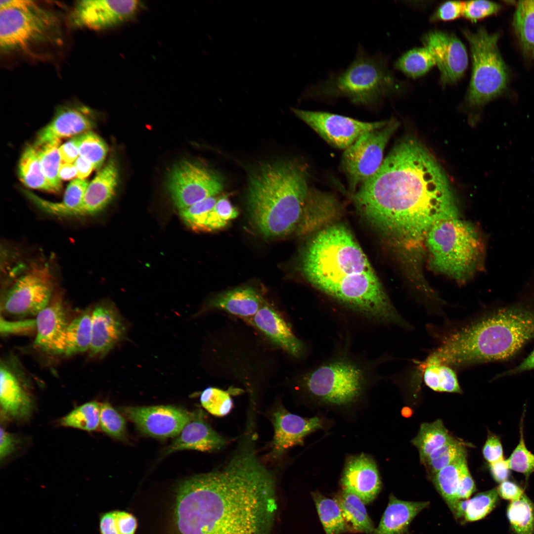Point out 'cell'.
<instances>
[{
  "mask_svg": "<svg viewBox=\"0 0 534 534\" xmlns=\"http://www.w3.org/2000/svg\"><path fill=\"white\" fill-rule=\"evenodd\" d=\"M362 215L403 252L420 255L436 222L458 216L442 167L417 139L398 142L378 171L354 193Z\"/></svg>",
  "mask_w": 534,
  "mask_h": 534,
  "instance_id": "cell-1",
  "label": "cell"
},
{
  "mask_svg": "<svg viewBox=\"0 0 534 534\" xmlns=\"http://www.w3.org/2000/svg\"><path fill=\"white\" fill-rule=\"evenodd\" d=\"M277 509L274 476L245 443L222 467L180 484L176 516L180 534H270Z\"/></svg>",
  "mask_w": 534,
  "mask_h": 534,
  "instance_id": "cell-2",
  "label": "cell"
},
{
  "mask_svg": "<svg viewBox=\"0 0 534 534\" xmlns=\"http://www.w3.org/2000/svg\"><path fill=\"white\" fill-rule=\"evenodd\" d=\"M301 267L310 283L352 313L374 324L408 327L344 225L334 224L317 232L304 250Z\"/></svg>",
  "mask_w": 534,
  "mask_h": 534,
  "instance_id": "cell-3",
  "label": "cell"
},
{
  "mask_svg": "<svg viewBox=\"0 0 534 534\" xmlns=\"http://www.w3.org/2000/svg\"><path fill=\"white\" fill-rule=\"evenodd\" d=\"M534 339V295L492 310L449 335L434 353L464 367L508 360Z\"/></svg>",
  "mask_w": 534,
  "mask_h": 534,
  "instance_id": "cell-4",
  "label": "cell"
},
{
  "mask_svg": "<svg viewBox=\"0 0 534 534\" xmlns=\"http://www.w3.org/2000/svg\"><path fill=\"white\" fill-rule=\"evenodd\" d=\"M309 187L305 170L297 163L262 167L251 179L247 196L251 219L269 238L289 235L306 216Z\"/></svg>",
  "mask_w": 534,
  "mask_h": 534,
  "instance_id": "cell-5",
  "label": "cell"
},
{
  "mask_svg": "<svg viewBox=\"0 0 534 534\" xmlns=\"http://www.w3.org/2000/svg\"><path fill=\"white\" fill-rule=\"evenodd\" d=\"M380 360H366L342 351L302 372L295 380L316 400L331 404H347L357 400L376 376Z\"/></svg>",
  "mask_w": 534,
  "mask_h": 534,
  "instance_id": "cell-6",
  "label": "cell"
},
{
  "mask_svg": "<svg viewBox=\"0 0 534 534\" xmlns=\"http://www.w3.org/2000/svg\"><path fill=\"white\" fill-rule=\"evenodd\" d=\"M424 247L436 271L464 281L482 266L484 246L478 231L458 216L436 222L426 234Z\"/></svg>",
  "mask_w": 534,
  "mask_h": 534,
  "instance_id": "cell-7",
  "label": "cell"
},
{
  "mask_svg": "<svg viewBox=\"0 0 534 534\" xmlns=\"http://www.w3.org/2000/svg\"><path fill=\"white\" fill-rule=\"evenodd\" d=\"M404 85L396 78L381 56L368 55L361 48L347 68L307 90L312 96L345 97L356 104L376 103L400 93Z\"/></svg>",
  "mask_w": 534,
  "mask_h": 534,
  "instance_id": "cell-8",
  "label": "cell"
},
{
  "mask_svg": "<svg viewBox=\"0 0 534 534\" xmlns=\"http://www.w3.org/2000/svg\"><path fill=\"white\" fill-rule=\"evenodd\" d=\"M462 32L468 42L472 73L466 95L471 107H481L502 94L508 83V72L497 46L499 33H490L483 27Z\"/></svg>",
  "mask_w": 534,
  "mask_h": 534,
  "instance_id": "cell-9",
  "label": "cell"
},
{
  "mask_svg": "<svg viewBox=\"0 0 534 534\" xmlns=\"http://www.w3.org/2000/svg\"><path fill=\"white\" fill-rule=\"evenodd\" d=\"M60 28L56 16L34 1L24 0L17 8H1V50H24L43 43L56 42Z\"/></svg>",
  "mask_w": 534,
  "mask_h": 534,
  "instance_id": "cell-10",
  "label": "cell"
},
{
  "mask_svg": "<svg viewBox=\"0 0 534 534\" xmlns=\"http://www.w3.org/2000/svg\"><path fill=\"white\" fill-rule=\"evenodd\" d=\"M241 330L225 327L218 331L215 350L218 376L234 377L250 383L266 376L268 365L257 340Z\"/></svg>",
  "mask_w": 534,
  "mask_h": 534,
  "instance_id": "cell-11",
  "label": "cell"
},
{
  "mask_svg": "<svg viewBox=\"0 0 534 534\" xmlns=\"http://www.w3.org/2000/svg\"><path fill=\"white\" fill-rule=\"evenodd\" d=\"M398 126L396 119L389 120L385 126L362 134L345 150L341 168L352 192L379 169L386 145Z\"/></svg>",
  "mask_w": 534,
  "mask_h": 534,
  "instance_id": "cell-12",
  "label": "cell"
},
{
  "mask_svg": "<svg viewBox=\"0 0 534 534\" xmlns=\"http://www.w3.org/2000/svg\"><path fill=\"white\" fill-rule=\"evenodd\" d=\"M53 279L46 266L30 269L19 277L4 294V313L16 317L36 316L50 303Z\"/></svg>",
  "mask_w": 534,
  "mask_h": 534,
  "instance_id": "cell-13",
  "label": "cell"
},
{
  "mask_svg": "<svg viewBox=\"0 0 534 534\" xmlns=\"http://www.w3.org/2000/svg\"><path fill=\"white\" fill-rule=\"evenodd\" d=\"M294 114L328 143L345 150L362 134L385 126L389 120L367 122L322 111L292 108Z\"/></svg>",
  "mask_w": 534,
  "mask_h": 534,
  "instance_id": "cell-14",
  "label": "cell"
},
{
  "mask_svg": "<svg viewBox=\"0 0 534 534\" xmlns=\"http://www.w3.org/2000/svg\"><path fill=\"white\" fill-rule=\"evenodd\" d=\"M223 186L217 176L194 163L183 162L175 167L168 181V189L179 210L220 193Z\"/></svg>",
  "mask_w": 534,
  "mask_h": 534,
  "instance_id": "cell-15",
  "label": "cell"
},
{
  "mask_svg": "<svg viewBox=\"0 0 534 534\" xmlns=\"http://www.w3.org/2000/svg\"><path fill=\"white\" fill-rule=\"evenodd\" d=\"M120 411L142 433L157 438L177 437L197 411L171 405L124 406Z\"/></svg>",
  "mask_w": 534,
  "mask_h": 534,
  "instance_id": "cell-16",
  "label": "cell"
},
{
  "mask_svg": "<svg viewBox=\"0 0 534 534\" xmlns=\"http://www.w3.org/2000/svg\"><path fill=\"white\" fill-rule=\"evenodd\" d=\"M140 5L137 0H79L75 3L69 20L76 28L106 29L132 19Z\"/></svg>",
  "mask_w": 534,
  "mask_h": 534,
  "instance_id": "cell-17",
  "label": "cell"
},
{
  "mask_svg": "<svg viewBox=\"0 0 534 534\" xmlns=\"http://www.w3.org/2000/svg\"><path fill=\"white\" fill-rule=\"evenodd\" d=\"M421 41L434 57L443 85L455 83L462 77L468 66V54L465 45L455 35L432 30L422 36Z\"/></svg>",
  "mask_w": 534,
  "mask_h": 534,
  "instance_id": "cell-18",
  "label": "cell"
},
{
  "mask_svg": "<svg viewBox=\"0 0 534 534\" xmlns=\"http://www.w3.org/2000/svg\"><path fill=\"white\" fill-rule=\"evenodd\" d=\"M28 380L15 357L10 356L1 360L0 403L4 415L15 419L30 416L32 400Z\"/></svg>",
  "mask_w": 534,
  "mask_h": 534,
  "instance_id": "cell-19",
  "label": "cell"
},
{
  "mask_svg": "<svg viewBox=\"0 0 534 534\" xmlns=\"http://www.w3.org/2000/svg\"><path fill=\"white\" fill-rule=\"evenodd\" d=\"M128 326L117 309L110 303L102 302L91 310V356L102 357L127 335Z\"/></svg>",
  "mask_w": 534,
  "mask_h": 534,
  "instance_id": "cell-20",
  "label": "cell"
},
{
  "mask_svg": "<svg viewBox=\"0 0 534 534\" xmlns=\"http://www.w3.org/2000/svg\"><path fill=\"white\" fill-rule=\"evenodd\" d=\"M94 126L91 111L81 105L59 108L52 120L38 133L33 144L39 147L55 139L74 137L90 131Z\"/></svg>",
  "mask_w": 534,
  "mask_h": 534,
  "instance_id": "cell-21",
  "label": "cell"
},
{
  "mask_svg": "<svg viewBox=\"0 0 534 534\" xmlns=\"http://www.w3.org/2000/svg\"><path fill=\"white\" fill-rule=\"evenodd\" d=\"M246 319L290 356L300 358L304 355L306 350L304 343L283 317L265 302L254 315Z\"/></svg>",
  "mask_w": 534,
  "mask_h": 534,
  "instance_id": "cell-22",
  "label": "cell"
},
{
  "mask_svg": "<svg viewBox=\"0 0 534 534\" xmlns=\"http://www.w3.org/2000/svg\"><path fill=\"white\" fill-rule=\"evenodd\" d=\"M341 483L343 490L353 493L367 504L379 493L381 482L374 461L361 454L349 459L345 465Z\"/></svg>",
  "mask_w": 534,
  "mask_h": 534,
  "instance_id": "cell-23",
  "label": "cell"
},
{
  "mask_svg": "<svg viewBox=\"0 0 534 534\" xmlns=\"http://www.w3.org/2000/svg\"><path fill=\"white\" fill-rule=\"evenodd\" d=\"M274 436L271 443V455L277 457L285 451L303 443L305 436L322 427L319 418H305L280 409L273 414Z\"/></svg>",
  "mask_w": 534,
  "mask_h": 534,
  "instance_id": "cell-24",
  "label": "cell"
},
{
  "mask_svg": "<svg viewBox=\"0 0 534 534\" xmlns=\"http://www.w3.org/2000/svg\"><path fill=\"white\" fill-rule=\"evenodd\" d=\"M36 317L34 345L47 353L62 354L64 338L70 321L61 302H50Z\"/></svg>",
  "mask_w": 534,
  "mask_h": 534,
  "instance_id": "cell-25",
  "label": "cell"
},
{
  "mask_svg": "<svg viewBox=\"0 0 534 534\" xmlns=\"http://www.w3.org/2000/svg\"><path fill=\"white\" fill-rule=\"evenodd\" d=\"M118 182L116 164L110 159L89 183L81 204L69 217L91 216L102 211L113 199Z\"/></svg>",
  "mask_w": 534,
  "mask_h": 534,
  "instance_id": "cell-26",
  "label": "cell"
},
{
  "mask_svg": "<svg viewBox=\"0 0 534 534\" xmlns=\"http://www.w3.org/2000/svg\"><path fill=\"white\" fill-rule=\"evenodd\" d=\"M225 441L203 418L202 412L183 428L180 434L164 450L165 454L184 449L211 451L220 449Z\"/></svg>",
  "mask_w": 534,
  "mask_h": 534,
  "instance_id": "cell-27",
  "label": "cell"
},
{
  "mask_svg": "<svg viewBox=\"0 0 534 534\" xmlns=\"http://www.w3.org/2000/svg\"><path fill=\"white\" fill-rule=\"evenodd\" d=\"M264 303L256 290L245 286L217 295L208 302L204 311L220 310L247 319L254 315Z\"/></svg>",
  "mask_w": 534,
  "mask_h": 534,
  "instance_id": "cell-28",
  "label": "cell"
},
{
  "mask_svg": "<svg viewBox=\"0 0 534 534\" xmlns=\"http://www.w3.org/2000/svg\"><path fill=\"white\" fill-rule=\"evenodd\" d=\"M429 502L402 500L391 494L378 527L373 534H405L414 518L429 506Z\"/></svg>",
  "mask_w": 534,
  "mask_h": 534,
  "instance_id": "cell-29",
  "label": "cell"
},
{
  "mask_svg": "<svg viewBox=\"0 0 534 534\" xmlns=\"http://www.w3.org/2000/svg\"><path fill=\"white\" fill-rule=\"evenodd\" d=\"M89 183L86 179L73 180L67 186L63 200L60 202L48 201L28 191L24 193L27 198L44 212L57 216L69 217L71 213L81 204Z\"/></svg>",
  "mask_w": 534,
  "mask_h": 534,
  "instance_id": "cell-30",
  "label": "cell"
},
{
  "mask_svg": "<svg viewBox=\"0 0 534 534\" xmlns=\"http://www.w3.org/2000/svg\"><path fill=\"white\" fill-rule=\"evenodd\" d=\"M499 495L496 488L480 492L470 499L459 500L450 510L461 524L480 520L497 505Z\"/></svg>",
  "mask_w": 534,
  "mask_h": 534,
  "instance_id": "cell-31",
  "label": "cell"
},
{
  "mask_svg": "<svg viewBox=\"0 0 534 534\" xmlns=\"http://www.w3.org/2000/svg\"><path fill=\"white\" fill-rule=\"evenodd\" d=\"M513 26L523 55L534 61V0L519 1Z\"/></svg>",
  "mask_w": 534,
  "mask_h": 534,
  "instance_id": "cell-32",
  "label": "cell"
},
{
  "mask_svg": "<svg viewBox=\"0 0 534 534\" xmlns=\"http://www.w3.org/2000/svg\"><path fill=\"white\" fill-rule=\"evenodd\" d=\"M335 499L339 505L351 532L371 534L374 526L369 517L364 503L356 495L343 490Z\"/></svg>",
  "mask_w": 534,
  "mask_h": 534,
  "instance_id": "cell-33",
  "label": "cell"
},
{
  "mask_svg": "<svg viewBox=\"0 0 534 534\" xmlns=\"http://www.w3.org/2000/svg\"><path fill=\"white\" fill-rule=\"evenodd\" d=\"M91 310L84 311L70 321L64 338L62 354L70 356L89 350Z\"/></svg>",
  "mask_w": 534,
  "mask_h": 534,
  "instance_id": "cell-34",
  "label": "cell"
},
{
  "mask_svg": "<svg viewBox=\"0 0 534 534\" xmlns=\"http://www.w3.org/2000/svg\"><path fill=\"white\" fill-rule=\"evenodd\" d=\"M425 384L436 392L461 393L456 373L451 366L431 356L421 364Z\"/></svg>",
  "mask_w": 534,
  "mask_h": 534,
  "instance_id": "cell-35",
  "label": "cell"
},
{
  "mask_svg": "<svg viewBox=\"0 0 534 534\" xmlns=\"http://www.w3.org/2000/svg\"><path fill=\"white\" fill-rule=\"evenodd\" d=\"M18 174L21 181L28 187L56 193L43 173L37 148L33 144L26 146L21 154Z\"/></svg>",
  "mask_w": 534,
  "mask_h": 534,
  "instance_id": "cell-36",
  "label": "cell"
},
{
  "mask_svg": "<svg viewBox=\"0 0 534 534\" xmlns=\"http://www.w3.org/2000/svg\"><path fill=\"white\" fill-rule=\"evenodd\" d=\"M453 438L443 421L437 419L433 422L421 424L417 435L411 443L417 448L422 463L432 452Z\"/></svg>",
  "mask_w": 534,
  "mask_h": 534,
  "instance_id": "cell-37",
  "label": "cell"
},
{
  "mask_svg": "<svg viewBox=\"0 0 534 534\" xmlns=\"http://www.w3.org/2000/svg\"><path fill=\"white\" fill-rule=\"evenodd\" d=\"M466 456L465 455L457 459L431 477L435 487L450 510L459 500L456 494L461 469L463 463L467 461Z\"/></svg>",
  "mask_w": 534,
  "mask_h": 534,
  "instance_id": "cell-38",
  "label": "cell"
},
{
  "mask_svg": "<svg viewBox=\"0 0 534 534\" xmlns=\"http://www.w3.org/2000/svg\"><path fill=\"white\" fill-rule=\"evenodd\" d=\"M317 511L326 534L351 531L337 502L318 492L312 493Z\"/></svg>",
  "mask_w": 534,
  "mask_h": 534,
  "instance_id": "cell-39",
  "label": "cell"
},
{
  "mask_svg": "<svg viewBox=\"0 0 534 534\" xmlns=\"http://www.w3.org/2000/svg\"><path fill=\"white\" fill-rule=\"evenodd\" d=\"M435 65L434 57L425 47L406 51L394 63V67L406 76L416 78L426 74Z\"/></svg>",
  "mask_w": 534,
  "mask_h": 534,
  "instance_id": "cell-40",
  "label": "cell"
},
{
  "mask_svg": "<svg viewBox=\"0 0 534 534\" xmlns=\"http://www.w3.org/2000/svg\"><path fill=\"white\" fill-rule=\"evenodd\" d=\"M506 514L515 534H534V505L525 494L511 501Z\"/></svg>",
  "mask_w": 534,
  "mask_h": 534,
  "instance_id": "cell-41",
  "label": "cell"
},
{
  "mask_svg": "<svg viewBox=\"0 0 534 534\" xmlns=\"http://www.w3.org/2000/svg\"><path fill=\"white\" fill-rule=\"evenodd\" d=\"M100 405L96 401L84 403L63 417L60 424L86 431H95L100 425Z\"/></svg>",
  "mask_w": 534,
  "mask_h": 534,
  "instance_id": "cell-42",
  "label": "cell"
},
{
  "mask_svg": "<svg viewBox=\"0 0 534 534\" xmlns=\"http://www.w3.org/2000/svg\"><path fill=\"white\" fill-rule=\"evenodd\" d=\"M60 139H55L37 148L43 173L56 193L62 188L61 180L58 177V170L61 163L59 152Z\"/></svg>",
  "mask_w": 534,
  "mask_h": 534,
  "instance_id": "cell-43",
  "label": "cell"
},
{
  "mask_svg": "<svg viewBox=\"0 0 534 534\" xmlns=\"http://www.w3.org/2000/svg\"><path fill=\"white\" fill-rule=\"evenodd\" d=\"M467 455L464 444L453 438L432 452L423 462L431 477L457 459Z\"/></svg>",
  "mask_w": 534,
  "mask_h": 534,
  "instance_id": "cell-44",
  "label": "cell"
},
{
  "mask_svg": "<svg viewBox=\"0 0 534 534\" xmlns=\"http://www.w3.org/2000/svg\"><path fill=\"white\" fill-rule=\"evenodd\" d=\"M78 146L79 156L90 162L94 169L99 170L107 152L104 140L90 130L78 135Z\"/></svg>",
  "mask_w": 534,
  "mask_h": 534,
  "instance_id": "cell-45",
  "label": "cell"
},
{
  "mask_svg": "<svg viewBox=\"0 0 534 534\" xmlns=\"http://www.w3.org/2000/svg\"><path fill=\"white\" fill-rule=\"evenodd\" d=\"M99 527L101 534H134L137 521L130 513L113 511L101 516Z\"/></svg>",
  "mask_w": 534,
  "mask_h": 534,
  "instance_id": "cell-46",
  "label": "cell"
},
{
  "mask_svg": "<svg viewBox=\"0 0 534 534\" xmlns=\"http://www.w3.org/2000/svg\"><path fill=\"white\" fill-rule=\"evenodd\" d=\"M523 413L520 426V439L509 458L506 459L511 470L523 474L527 481L534 472V454L527 447L523 431Z\"/></svg>",
  "mask_w": 534,
  "mask_h": 534,
  "instance_id": "cell-47",
  "label": "cell"
},
{
  "mask_svg": "<svg viewBox=\"0 0 534 534\" xmlns=\"http://www.w3.org/2000/svg\"><path fill=\"white\" fill-rule=\"evenodd\" d=\"M200 400L207 411L217 416L227 415L233 407L229 393L215 387L205 389L200 395Z\"/></svg>",
  "mask_w": 534,
  "mask_h": 534,
  "instance_id": "cell-48",
  "label": "cell"
},
{
  "mask_svg": "<svg viewBox=\"0 0 534 534\" xmlns=\"http://www.w3.org/2000/svg\"><path fill=\"white\" fill-rule=\"evenodd\" d=\"M100 426L104 432L114 438L123 440L126 436L125 419L108 402L100 405Z\"/></svg>",
  "mask_w": 534,
  "mask_h": 534,
  "instance_id": "cell-49",
  "label": "cell"
},
{
  "mask_svg": "<svg viewBox=\"0 0 534 534\" xmlns=\"http://www.w3.org/2000/svg\"><path fill=\"white\" fill-rule=\"evenodd\" d=\"M501 5L488 0H470L464 2L463 16L470 21L475 22L498 12Z\"/></svg>",
  "mask_w": 534,
  "mask_h": 534,
  "instance_id": "cell-50",
  "label": "cell"
},
{
  "mask_svg": "<svg viewBox=\"0 0 534 534\" xmlns=\"http://www.w3.org/2000/svg\"><path fill=\"white\" fill-rule=\"evenodd\" d=\"M218 199L215 196L210 197L181 210L180 217L190 227L200 217L214 208Z\"/></svg>",
  "mask_w": 534,
  "mask_h": 534,
  "instance_id": "cell-51",
  "label": "cell"
},
{
  "mask_svg": "<svg viewBox=\"0 0 534 534\" xmlns=\"http://www.w3.org/2000/svg\"><path fill=\"white\" fill-rule=\"evenodd\" d=\"M464 2L447 1L442 3L432 15V22L448 21L463 15Z\"/></svg>",
  "mask_w": 534,
  "mask_h": 534,
  "instance_id": "cell-52",
  "label": "cell"
},
{
  "mask_svg": "<svg viewBox=\"0 0 534 534\" xmlns=\"http://www.w3.org/2000/svg\"><path fill=\"white\" fill-rule=\"evenodd\" d=\"M482 453L485 460L491 464L503 458V450L500 438L495 435L488 436L483 446Z\"/></svg>",
  "mask_w": 534,
  "mask_h": 534,
  "instance_id": "cell-53",
  "label": "cell"
},
{
  "mask_svg": "<svg viewBox=\"0 0 534 534\" xmlns=\"http://www.w3.org/2000/svg\"><path fill=\"white\" fill-rule=\"evenodd\" d=\"M476 491L475 482L465 461L462 466L456 494L458 500L467 499Z\"/></svg>",
  "mask_w": 534,
  "mask_h": 534,
  "instance_id": "cell-54",
  "label": "cell"
},
{
  "mask_svg": "<svg viewBox=\"0 0 534 534\" xmlns=\"http://www.w3.org/2000/svg\"><path fill=\"white\" fill-rule=\"evenodd\" d=\"M496 490L499 496L511 501L519 499L524 494L523 489L520 486L509 480L500 483Z\"/></svg>",
  "mask_w": 534,
  "mask_h": 534,
  "instance_id": "cell-55",
  "label": "cell"
},
{
  "mask_svg": "<svg viewBox=\"0 0 534 534\" xmlns=\"http://www.w3.org/2000/svg\"><path fill=\"white\" fill-rule=\"evenodd\" d=\"M214 209L219 216L228 223L230 221L236 218L238 215L236 208L225 197L218 199Z\"/></svg>",
  "mask_w": 534,
  "mask_h": 534,
  "instance_id": "cell-56",
  "label": "cell"
},
{
  "mask_svg": "<svg viewBox=\"0 0 534 534\" xmlns=\"http://www.w3.org/2000/svg\"><path fill=\"white\" fill-rule=\"evenodd\" d=\"M36 328L35 319L8 321L1 318L0 331L3 334L22 332Z\"/></svg>",
  "mask_w": 534,
  "mask_h": 534,
  "instance_id": "cell-57",
  "label": "cell"
},
{
  "mask_svg": "<svg viewBox=\"0 0 534 534\" xmlns=\"http://www.w3.org/2000/svg\"><path fill=\"white\" fill-rule=\"evenodd\" d=\"M61 162L74 163L79 156L78 135L73 137L59 146Z\"/></svg>",
  "mask_w": 534,
  "mask_h": 534,
  "instance_id": "cell-58",
  "label": "cell"
},
{
  "mask_svg": "<svg viewBox=\"0 0 534 534\" xmlns=\"http://www.w3.org/2000/svg\"><path fill=\"white\" fill-rule=\"evenodd\" d=\"M17 439L14 435L1 428L0 430V459H5L15 449Z\"/></svg>",
  "mask_w": 534,
  "mask_h": 534,
  "instance_id": "cell-59",
  "label": "cell"
},
{
  "mask_svg": "<svg viewBox=\"0 0 534 534\" xmlns=\"http://www.w3.org/2000/svg\"><path fill=\"white\" fill-rule=\"evenodd\" d=\"M510 470L506 459H503L490 464V474L498 483L507 480L510 475Z\"/></svg>",
  "mask_w": 534,
  "mask_h": 534,
  "instance_id": "cell-60",
  "label": "cell"
},
{
  "mask_svg": "<svg viewBox=\"0 0 534 534\" xmlns=\"http://www.w3.org/2000/svg\"><path fill=\"white\" fill-rule=\"evenodd\" d=\"M534 369V349L519 364L496 376L497 378L512 376Z\"/></svg>",
  "mask_w": 534,
  "mask_h": 534,
  "instance_id": "cell-61",
  "label": "cell"
},
{
  "mask_svg": "<svg viewBox=\"0 0 534 534\" xmlns=\"http://www.w3.org/2000/svg\"><path fill=\"white\" fill-rule=\"evenodd\" d=\"M74 163L77 170V178L79 179H85L94 169L90 162L80 156Z\"/></svg>",
  "mask_w": 534,
  "mask_h": 534,
  "instance_id": "cell-62",
  "label": "cell"
},
{
  "mask_svg": "<svg viewBox=\"0 0 534 534\" xmlns=\"http://www.w3.org/2000/svg\"><path fill=\"white\" fill-rule=\"evenodd\" d=\"M77 170L74 163L61 162L58 170V177L61 180L72 179L77 177Z\"/></svg>",
  "mask_w": 534,
  "mask_h": 534,
  "instance_id": "cell-63",
  "label": "cell"
}]
</instances>
